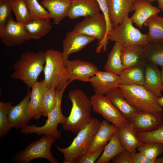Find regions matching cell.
I'll return each instance as SVG.
<instances>
[{"label":"cell","mask_w":163,"mask_h":163,"mask_svg":"<svg viewBox=\"0 0 163 163\" xmlns=\"http://www.w3.org/2000/svg\"><path fill=\"white\" fill-rule=\"evenodd\" d=\"M50 19L31 20L24 25L25 28L32 39L39 40L49 33L52 27Z\"/></svg>","instance_id":"cell-30"},{"label":"cell","mask_w":163,"mask_h":163,"mask_svg":"<svg viewBox=\"0 0 163 163\" xmlns=\"http://www.w3.org/2000/svg\"><path fill=\"white\" fill-rule=\"evenodd\" d=\"M122 46L119 43L115 42L108 54L106 63L104 66L106 71L119 75L124 69L121 59Z\"/></svg>","instance_id":"cell-31"},{"label":"cell","mask_w":163,"mask_h":163,"mask_svg":"<svg viewBox=\"0 0 163 163\" xmlns=\"http://www.w3.org/2000/svg\"><path fill=\"white\" fill-rule=\"evenodd\" d=\"M133 163H153L150 159L140 152L132 153Z\"/></svg>","instance_id":"cell-43"},{"label":"cell","mask_w":163,"mask_h":163,"mask_svg":"<svg viewBox=\"0 0 163 163\" xmlns=\"http://www.w3.org/2000/svg\"><path fill=\"white\" fill-rule=\"evenodd\" d=\"M89 82L94 88L95 94L104 95L118 87L120 78L119 75L112 72L99 71L91 78Z\"/></svg>","instance_id":"cell-16"},{"label":"cell","mask_w":163,"mask_h":163,"mask_svg":"<svg viewBox=\"0 0 163 163\" xmlns=\"http://www.w3.org/2000/svg\"><path fill=\"white\" fill-rule=\"evenodd\" d=\"M110 19L113 28L121 24L124 18L133 11L134 0H105Z\"/></svg>","instance_id":"cell-18"},{"label":"cell","mask_w":163,"mask_h":163,"mask_svg":"<svg viewBox=\"0 0 163 163\" xmlns=\"http://www.w3.org/2000/svg\"><path fill=\"white\" fill-rule=\"evenodd\" d=\"M118 87L127 101L138 110L153 112H162L163 107L158 104L157 97L143 86L119 85Z\"/></svg>","instance_id":"cell-8"},{"label":"cell","mask_w":163,"mask_h":163,"mask_svg":"<svg viewBox=\"0 0 163 163\" xmlns=\"http://www.w3.org/2000/svg\"><path fill=\"white\" fill-rule=\"evenodd\" d=\"M45 62L44 52H25L14 63L11 77L21 80L30 88L33 84L37 82L39 75L43 71Z\"/></svg>","instance_id":"cell-2"},{"label":"cell","mask_w":163,"mask_h":163,"mask_svg":"<svg viewBox=\"0 0 163 163\" xmlns=\"http://www.w3.org/2000/svg\"><path fill=\"white\" fill-rule=\"evenodd\" d=\"M12 106L11 102H0V137L7 134L12 128L9 122L8 113Z\"/></svg>","instance_id":"cell-37"},{"label":"cell","mask_w":163,"mask_h":163,"mask_svg":"<svg viewBox=\"0 0 163 163\" xmlns=\"http://www.w3.org/2000/svg\"><path fill=\"white\" fill-rule=\"evenodd\" d=\"M155 163H163V156L161 157L158 158Z\"/></svg>","instance_id":"cell-46"},{"label":"cell","mask_w":163,"mask_h":163,"mask_svg":"<svg viewBox=\"0 0 163 163\" xmlns=\"http://www.w3.org/2000/svg\"><path fill=\"white\" fill-rule=\"evenodd\" d=\"M133 23L128 16L125 17L121 24L108 32L107 40L119 43L122 47L133 45H146L149 43L147 34L142 33L133 26Z\"/></svg>","instance_id":"cell-9"},{"label":"cell","mask_w":163,"mask_h":163,"mask_svg":"<svg viewBox=\"0 0 163 163\" xmlns=\"http://www.w3.org/2000/svg\"><path fill=\"white\" fill-rule=\"evenodd\" d=\"M106 96L128 122H131L139 111L127 101L119 87L111 90Z\"/></svg>","instance_id":"cell-19"},{"label":"cell","mask_w":163,"mask_h":163,"mask_svg":"<svg viewBox=\"0 0 163 163\" xmlns=\"http://www.w3.org/2000/svg\"><path fill=\"white\" fill-rule=\"evenodd\" d=\"M157 101L159 105L161 107H163V96L157 97Z\"/></svg>","instance_id":"cell-44"},{"label":"cell","mask_w":163,"mask_h":163,"mask_svg":"<svg viewBox=\"0 0 163 163\" xmlns=\"http://www.w3.org/2000/svg\"><path fill=\"white\" fill-rule=\"evenodd\" d=\"M44 53V82L47 88L61 90L69 84V76L64 63L62 52L50 49Z\"/></svg>","instance_id":"cell-4"},{"label":"cell","mask_w":163,"mask_h":163,"mask_svg":"<svg viewBox=\"0 0 163 163\" xmlns=\"http://www.w3.org/2000/svg\"><path fill=\"white\" fill-rule=\"evenodd\" d=\"M105 146L90 153H86L80 158L75 163H94L99 158L101 155Z\"/></svg>","instance_id":"cell-40"},{"label":"cell","mask_w":163,"mask_h":163,"mask_svg":"<svg viewBox=\"0 0 163 163\" xmlns=\"http://www.w3.org/2000/svg\"><path fill=\"white\" fill-rule=\"evenodd\" d=\"M158 7V8L163 11V0H157Z\"/></svg>","instance_id":"cell-45"},{"label":"cell","mask_w":163,"mask_h":163,"mask_svg":"<svg viewBox=\"0 0 163 163\" xmlns=\"http://www.w3.org/2000/svg\"><path fill=\"white\" fill-rule=\"evenodd\" d=\"M121 59L124 69L138 66H145L148 62L144 46L138 45L122 47Z\"/></svg>","instance_id":"cell-17"},{"label":"cell","mask_w":163,"mask_h":163,"mask_svg":"<svg viewBox=\"0 0 163 163\" xmlns=\"http://www.w3.org/2000/svg\"><path fill=\"white\" fill-rule=\"evenodd\" d=\"M101 11L97 0H71L67 16L72 20L100 13Z\"/></svg>","instance_id":"cell-21"},{"label":"cell","mask_w":163,"mask_h":163,"mask_svg":"<svg viewBox=\"0 0 163 163\" xmlns=\"http://www.w3.org/2000/svg\"><path fill=\"white\" fill-rule=\"evenodd\" d=\"M143 66H138L124 69L119 75L120 85L143 86L144 79Z\"/></svg>","instance_id":"cell-29"},{"label":"cell","mask_w":163,"mask_h":163,"mask_svg":"<svg viewBox=\"0 0 163 163\" xmlns=\"http://www.w3.org/2000/svg\"><path fill=\"white\" fill-rule=\"evenodd\" d=\"M101 9L103 14L107 23V36L108 32L113 28V25L111 23L109 18V12L105 0H97Z\"/></svg>","instance_id":"cell-41"},{"label":"cell","mask_w":163,"mask_h":163,"mask_svg":"<svg viewBox=\"0 0 163 163\" xmlns=\"http://www.w3.org/2000/svg\"><path fill=\"white\" fill-rule=\"evenodd\" d=\"M133 9L135 12L130 18L140 29L149 17L158 14L161 10L158 8L152 6L148 0H134Z\"/></svg>","instance_id":"cell-22"},{"label":"cell","mask_w":163,"mask_h":163,"mask_svg":"<svg viewBox=\"0 0 163 163\" xmlns=\"http://www.w3.org/2000/svg\"><path fill=\"white\" fill-rule=\"evenodd\" d=\"M0 37L3 44L10 47L21 45L32 39L24 25L15 21L12 16L7 23Z\"/></svg>","instance_id":"cell-12"},{"label":"cell","mask_w":163,"mask_h":163,"mask_svg":"<svg viewBox=\"0 0 163 163\" xmlns=\"http://www.w3.org/2000/svg\"><path fill=\"white\" fill-rule=\"evenodd\" d=\"M9 0L12 2H14L16 1L17 0Z\"/></svg>","instance_id":"cell-49"},{"label":"cell","mask_w":163,"mask_h":163,"mask_svg":"<svg viewBox=\"0 0 163 163\" xmlns=\"http://www.w3.org/2000/svg\"><path fill=\"white\" fill-rule=\"evenodd\" d=\"M150 2H154L155 1H157V0H148Z\"/></svg>","instance_id":"cell-48"},{"label":"cell","mask_w":163,"mask_h":163,"mask_svg":"<svg viewBox=\"0 0 163 163\" xmlns=\"http://www.w3.org/2000/svg\"><path fill=\"white\" fill-rule=\"evenodd\" d=\"M137 150L155 163L158 156L163 153V145L155 142H146L138 147Z\"/></svg>","instance_id":"cell-33"},{"label":"cell","mask_w":163,"mask_h":163,"mask_svg":"<svg viewBox=\"0 0 163 163\" xmlns=\"http://www.w3.org/2000/svg\"><path fill=\"white\" fill-rule=\"evenodd\" d=\"M119 129L120 143L126 151L131 153L135 152L137 148L144 143L138 138L137 133L130 123Z\"/></svg>","instance_id":"cell-26"},{"label":"cell","mask_w":163,"mask_h":163,"mask_svg":"<svg viewBox=\"0 0 163 163\" xmlns=\"http://www.w3.org/2000/svg\"><path fill=\"white\" fill-rule=\"evenodd\" d=\"M138 138L144 142L151 141L155 142L163 145V123L158 129L148 132L137 133Z\"/></svg>","instance_id":"cell-38"},{"label":"cell","mask_w":163,"mask_h":163,"mask_svg":"<svg viewBox=\"0 0 163 163\" xmlns=\"http://www.w3.org/2000/svg\"><path fill=\"white\" fill-rule=\"evenodd\" d=\"M31 91L28 90L27 95L18 104L12 106L8 117L12 128L21 129L27 126L32 118L28 112Z\"/></svg>","instance_id":"cell-14"},{"label":"cell","mask_w":163,"mask_h":163,"mask_svg":"<svg viewBox=\"0 0 163 163\" xmlns=\"http://www.w3.org/2000/svg\"><path fill=\"white\" fill-rule=\"evenodd\" d=\"M90 99L92 109L119 129L123 128L128 123L123 115L106 96L94 94Z\"/></svg>","instance_id":"cell-10"},{"label":"cell","mask_w":163,"mask_h":163,"mask_svg":"<svg viewBox=\"0 0 163 163\" xmlns=\"http://www.w3.org/2000/svg\"><path fill=\"white\" fill-rule=\"evenodd\" d=\"M143 46L147 61L163 66V43H149Z\"/></svg>","instance_id":"cell-32"},{"label":"cell","mask_w":163,"mask_h":163,"mask_svg":"<svg viewBox=\"0 0 163 163\" xmlns=\"http://www.w3.org/2000/svg\"><path fill=\"white\" fill-rule=\"evenodd\" d=\"M162 112H153L139 110L130 123L137 133L154 130L163 123Z\"/></svg>","instance_id":"cell-15"},{"label":"cell","mask_w":163,"mask_h":163,"mask_svg":"<svg viewBox=\"0 0 163 163\" xmlns=\"http://www.w3.org/2000/svg\"><path fill=\"white\" fill-rule=\"evenodd\" d=\"M29 10L31 20L41 18H52L50 14L37 0H24Z\"/></svg>","instance_id":"cell-36"},{"label":"cell","mask_w":163,"mask_h":163,"mask_svg":"<svg viewBox=\"0 0 163 163\" xmlns=\"http://www.w3.org/2000/svg\"><path fill=\"white\" fill-rule=\"evenodd\" d=\"M57 90L54 88H48L43 97L41 106L42 116L48 117L56 103Z\"/></svg>","instance_id":"cell-35"},{"label":"cell","mask_w":163,"mask_h":163,"mask_svg":"<svg viewBox=\"0 0 163 163\" xmlns=\"http://www.w3.org/2000/svg\"><path fill=\"white\" fill-rule=\"evenodd\" d=\"M12 11L11 2L9 0H0V35L7 23L11 16Z\"/></svg>","instance_id":"cell-39"},{"label":"cell","mask_w":163,"mask_h":163,"mask_svg":"<svg viewBox=\"0 0 163 163\" xmlns=\"http://www.w3.org/2000/svg\"><path fill=\"white\" fill-rule=\"evenodd\" d=\"M56 138L44 135L40 139L29 144L23 150L16 152L11 157V160L18 163H28L39 158L47 160L50 163H58L51 151Z\"/></svg>","instance_id":"cell-5"},{"label":"cell","mask_w":163,"mask_h":163,"mask_svg":"<svg viewBox=\"0 0 163 163\" xmlns=\"http://www.w3.org/2000/svg\"><path fill=\"white\" fill-rule=\"evenodd\" d=\"M28 113L32 119L37 120L42 116L41 106L44 94L47 88L44 80L33 84Z\"/></svg>","instance_id":"cell-23"},{"label":"cell","mask_w":163,"mask_h":163,"mask_svg":"<svg viewBox=\"0 0 163 163\" xmlns=\"http://www.w3.org/2000/svg\"><path fill=\"white\" fill-rule=\"evenodd\" d=\"M65 66L69 76V84L76 80L89 82L91 78L99 71L97 67L93 63L78 59H68Z\"/></svg>","instance_id":"cell-11"},{"label":"cell","mask_w":163,"mask_h":163,"mask_svg":"<svg viewBox=\"0 0 163 163\" xmlns=\"http://www.w3.org/2000/svg\"><path fill=\"white\" fill-rule=\"evenodd\" d=\"M144 24L149 28L147 35L149 43H163V17L159 16L158 14H155L149 17Z\"/></svg>","instance_id":"cell-27"},{"label":"cell","mask_w":163,"mask_h":163,"mask_svg":"<svg viewBox=\"0 0 163 163\" xmlns=\"http://www.w3.org/2000/svg\"><path fill=\"white\" fill-rule=\"evenodd\" d=\"M143 86L156 97L162 96L161 72L158 65L148 62L146 63L144 68Z\"/></svg>","instance_id":"cell-20"},{"label":"cell","mask_w":163,"mask_h":163,"mask_svg":"<svg viewBox=\"0 0 163 163\" xmlns=\"http://www.w3.org/2000/svg\"><path fill=\"white\" fill-rule=\"evenodd\" d=\"M71 2V0H43L41 4L52 16L53 24L57 25L67 16Z\"/></svg>","instance_id":"cell-25"},{"label":"cell","mask_w":163,"mask_h":163,"mask_svg":"<svg viewBox=\"0 0 163 163\" xmlns=\"http://www.w3.org/2000/svg\"><path fill=\"white\" fill-rule=\"evenodd\" d=\"M11 5L17 22L25 25L31 20L29 10L24 0L11 2Z\"/></svg>","instance_id":"cell-34"},{"label":"cell","mask_w":163,"mask_h":163,"mask_svg":"<svg viewBox=\"0 0 163 163\" xmlns=\"http://www.w3.org/2000/svg\"><path fill=\"white\" fill-rule=\"evenodd\" d=\"M118 129L116 126L105 120L101 121L87 153H91L105 146Z\"/></svg>","instance_id":"cell-24"},{"label":"cell","mask_w":163,"mask_h":163,"mask_svg":"<svg viewBox=\"0 0 163 163\" xmlns=\"http://www.w3.org/2000/svg\"><path fill=\"white\" fill-rule=\"evenodd\" d=\"M73 30L97 40L98 43L96 50L97 53H99L102 50H106L109 42L107 40V23L103 13H99L85 17L74 26Z\"/></svg>","instance_id":"cell-7"},{"label":"cell","mask_w":163,"mask_h":163,"mask_svg":"<svg viewBox=\"0 0 163 163\" xmlns=\"http://www.w3.org/2000/svg\"><path fill=\"white\" fill-rule=\"evenodd\" d=\"M112 163H133L132 153L127 151L118 154L111 160Z\"/></svg>","instance_id":"cell-42"},{"label":"cell","mask_w":163,"mask_h":163,"mask_svg":"<svg viewBox=\"0 0 163 163\" xmlns=\"http://www.w3.org/2000/svg\"><path fill=\"white\" fill-rule=\"evenodd\" d=\"M67 86L61 90H56L55 105L49 113L45 124L41 126L28 125L21 129V133L25 134L35 133L38 136L46 135L56 139L60 138L61 132L58 130L57 126L59 124L64 123L66 119L62 113L61 104L63 93Z\"/></svg>","instance_id":"cell-6"},{"label":"cell","mask_w":163,"mask_h":163,"mask_svg":"<svg viewBox=\"0 0 163 163\" xmlns=\"http://www.w3.org/2000/svg\"><path fill=\"white\" fill-rule=\"evenodd\" d=\"M119 134L118 129L113 135L108 143L105 146L101 155L95 163L109 162L118 154L126 151L120 143Z\"/></svg>","instance_id":"cell-28"},{"label":"cell","mask_w":163,"mask_h":163,"mask_svg":"<svg viewBox=\"0 0 163 163\" xmlns=\"http://www.w3.org/2000/svg\"><path fill=\"white\" fill-rule=\"evenodd\" d=\"M161 68L160 72L162 82V91H163V66L161 67Z\"/></svg>","instance_id":"cell-47"},{"label":"cell","mask_w":163,"mask_h":163,"mask_svg":"<svg viewBox=\"0 0 163 163\" xmlns=\"http://www.w3.org/2000/svg\"><path fill=\"white\" fill-rule=\"evenodd\" d=\"M95 39L93 37L78 33L74 30L67 32L62 42V54L64 65L70 54L81 51Z\"/></svg>","instance_id":"cell-13"},{"label":"cell","mask_w":163,"mask_h":163,"mask_svg":"<svg viewBox=\"0 0 163 163\" xmlns=\"http://www.w3.org/2000/svg\"><path fill=\"white\" fill-rule=\"evenodd\" d=\"M101 123L97 119L93 118L78 132L69 146L62 148L56 145L58 150L63 155V163H75L87 153Z\"/></svg>","instance_id":"cell-3"},{"label":"cell","mask_w":163,"mask_h":163,"mask_svg":"<svg viewBox=\"0 0 163 163\" xmlns=\"http://www.w3.org/2000/svg\"><path fill=\"white\" fill-rule=\"evenodd\" d=\"M68 97L72 104L70 113L61 124L63 129L76 134L93 118L91 99L83 91L76 89L70 91Z\"/></svg>","instance_id":"cell-1"}]
</instances>
